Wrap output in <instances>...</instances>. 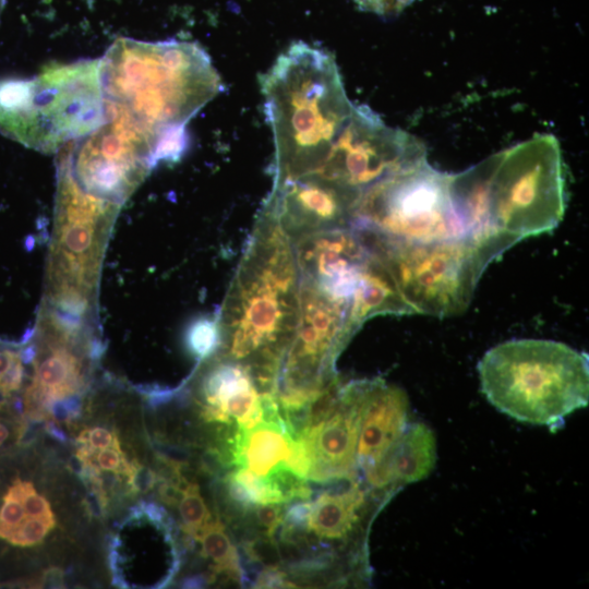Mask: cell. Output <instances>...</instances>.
Returning <instances> with one entry per match:
<instances>
[{
	"mask_svg": "<svg viewBox=\"0 0 589 589\" xmlns=\"http://www.w3.org/2000/svg\"><path fill=\"white\" fill-rule=\"evenodd\" d=\"M99 61L106 107L157 141L159 163L181 158L189 144L187 123L224 89L195 43L119 38Z\"/></svg>",
	"mask_w": 589,
	"mask_h": 589,
	"instance_id": "cell-1",
	"label": "cell"
},
{
	"mask_svg": "<svg viewBox=\"0 0 589 589\" xmlns=\"http://www.w3.org/2000/svg\"><path fill=\"white\" fill-rule=\"evenodd\" d=\"M449 192L466 237L502 251L550 232L563 219L566 185L558 141L531 139L449 175Z\"/></svg>",
	"mask_w": 589,
	"mask_h": 589,
	"instance_id": "cell-2",
	"label": "cell"
},
{
	"mask_svg": "<svg viewBox=\"0 0 589 589\" xmlns=\"http://www.w3.org/2000/svg\"><path fill=\"white\" fill-rule=\"evenodd\" d=\"M299 302L292 242L263 205L218 312L219 350L276 377L297 325Z\"/></svg>",
	"mask_w": 589,
	"mask_h": 589,
	"instance_id": "cell-3",
	"label": "cell"
},
{
	"mask_svg": "<svg viewBox=\"0 0 589 589\" xmlns=\"http://www.w3.org/2000/svg\"><path fill=\"white\" fill-rule=\"evenodd\" d=\"M260 82L275 144L274 182L312 173L353 105L335 58L298 41L279 55Z\"/></svg>",
	"mask_w": 589,
	"mask_h": 589,
	"instance_id": "cell-4",
	"label": "cell"
},
{
	"mask_svg": "<svg viewBox=\"0 0 589 589\" xmlns=\"http://www.w3.org/2000/svg\"><path fill=\"white\" fill-rule=\"evenodd\" d=\"M478 371L486 399L520 422L557 428L588 405V356L563 342L508 340L489 349Z\"/></svg>",
	"mask_w": 589,
	"mask_h": 589,
	"instance_id": "cell-5",
	"label": "cell"
},
{
	"mask_svg": "<svg viewBox=\"0 0 589 589\" xmlns=\"http://www.w3.org/2000/svg\"><path fill=\"white\" fill-rule=\"evenodd\" d=\"M106 121L99 59L45 67L31 79L0 80V133L57 153Z\"/></svg>",
	"mask_w": 589,
	"mask_h": 589,
	"instance_id": "cell-6",
	"label": "cell"
},
{
	"mask_svg": "<svg viewBox=\"0 0 589 589\" xmlns=\"http://www.w3.org/2000/svg\"><path fill=\"white\" fill-rule=\"evenodd\" d=\"M120 208L82 190L58 163L53 228L40 304L99 325L100 272Z\"/></svg>",
	"mask_w": 589,
	"mask_h": 589,
	"instance_id": "cell-7",
	"label": "cell"
},
{
	"mask_svg": "<svg viewBox=\"0 0 589 589\" xmlns=\"http://www.w3.org/2000/svg\"><path fill=\"white\" fill-rule=\"evenodd\" d=\"M360 232L385 263L411 314L448 317L465 312L481 275L502 254L468 237L390 242Z\"/></svg>",
	"mask_w": 589,
	"mask_h": 589,
	"instance_id": "cell-8",
	"label": "cell"
},
{
	"mask_svg": "<svg viewBox=\"0 0 589 589\" xmlns=\"http://www.w3.org/2000/svg\"><path fill=\"white\" fill-rule=\"evenodd\" d=\"M390 242H429L466 237L455 212L449 173L428 160L389 176L359 197L351 225Z\"/></svg>",
	"mask_w": 589,
	"mask_h": 589,
	"instance_id": "cell-9",
	"label": "cell"
},
{
	"mask_svg": "<svg viewBox=\"0 0 589 589\" xmlns=\"http://www.w3.org/2000/svg\"><path fill=\"white\" fill-rule=\"evenodd\" d=\"M357 330L348 301L300 279L298 321L275 382L284 417L300 413L337 376L335 361Z\"/></svg>",
	"mask_w": 589,
	"mask_h": 589,
	"instance_id": "cell-10",
	"label": "cell"
},
{
	"mask_svg": "<svg viewBox=\"0 0 589 589\" xmlns=\"http://www.w3.org/2000/svg\"><path fill=\"white\" fill-rule=\"evenodd\" d=\"M105 113V123L58 152V163L82 190L122 206L158 165L157 146L124 115Z\"/></svg>",
	"mask_w": 589,
	"mask_h": 589,
	"instance_id": "cell-11",
	"label": "cell"
},
{
	"mask_svg": "<svg viewBox=\"0 0 589 589\" xmlns=\"http://www.w3.org/2000/svg\"><path fill=\"white\" fill-rule=\"evenodd\" d=\"M423 160L426 149L420 140L387 125L368 106L352 105L342 129L310 175L361 195L381 180Z\"/></svg>",
	"mask_w": 589,
	"mask_h": 589,
	"instance_id": "cell-12",
	"label": "cell"
},
{
	"mask_svg": "<svg viewBox=\"0 0 589 589\" xmlns=\"http://www.w3.org/2000/svg\"><path fill=\"white\" fill-rule=\"evenodd\" d=\"M359 197L308 175L274 182L264 206L292 242L313 232L350 226Z\"/></svg>",
	"mask_w": 589,
	"mask_h": 589,
	"instance_id": "cell-13",
	"label": "cell"
},
{
	"mask_svg": "<svg viewBox=\"0 0 589 589\" xmlns=\"http://www.w3.org/2000/svg\"><path fill=\"white\" fill-rule=\"evenodd\" d=\"M300 279L349 303L373 250L352 226L322 230L292 241Z\"/></svg>",
	"mask_w": 589,
	"mask_h": 589,
	"instance_id": "cell-14",
	"label": "cell"
},
{
	"mask_svg": "<svg viewBox=\"0 0 589 589\" xmlns=\"http://www.w3.org/2000/svg\"><path fill=\"white\" fill-rule=\"evenodd\" d=\"M361 384L362 380L341 383L330 416L297 437L310 458L309 480L329 483L357 476Z\"/></svg>",
	"mask_w": 589,
	"mask_h": 589,
	"instance_id": "cell-15",
	"label": "cell"
},
{
	"mask_svg": "<svg viewBox=\"0 0 589 589\" xmlns=\"http://www.w3.org/2000/svg\"><path fill=\"white\" fill-rule=\"evenodd\" d=\"M268 390L274 386L249 364L227 357L213 359L199 384L202 416L227 423L235 419L238 429L253 428L264 418V394Z\"/></svg>",
	"mask_w": 589,
	"mask_h": 589,
	"instance_id": "cell-16",
	"label": "cell"
},
{
	"mask_svg": "<svg viewBox=\"0 0 589 589\" xmlns=\"http://www.w3.org/2000/svg\"><path fill=\"white\" fill-rule=\"evenodd\" d=\"M409 424L406 393L382 380H362L357 465L375 464Z\"/></svg>",
	"mask_w": 589,
	"mask_h": 589,
	"instance_id": "cell-17",
	"label": "cell"
},
{
	"mask_svg": "<svg viewBox=\"0 0 589 589\" xmlns=\"http://www.w3.org/2000/svg\"><path fill=\"white\" fill-rule=\"evenodd\" d=\"M233 462L264 480L286 469L306 480L310 470L303 443L293 438L284 419H263L253 428L238 429Z\"/></svg>",
	"mask_w": 589,
	"mask_h": 589,
	"instance_id": "cell-18",
	"label": "cell"
},
{
	"mask_svg": "<svg viewBox=\"0 0 589 589\" xmlns=\"http://www.w3.org/2000/svg\"><path fill=\"white\" fill-rule=\"evenodd\" d=\"M436 462L432 430L422 422L408 424L382 457L364 469L366 481L376 489L425 479Z\"/></svg>",
	"mask_w": 589,
	"mask_h": 589,
	"instance_id": "cell-19",
	"label": "cell"
},
{
	"mask_svg": "<svg viewBox=\"0 0 589 589\" xmlns=\"http://www.w3.org/2000/svg\"><path fill=\"white\" fill-rule=\"evenodd\" d=\"M364 497L357 476L344 479L338 490H325L311 502L308 530L322 538H345L358 521Z\"/></svg>",
	"mask_w": 589,
	"mask_h": 589,
	"instance_id": "cell-20",
	"label": "cell"
},
{
	"mask_svg": "<svg viewBox=\"0 0 589 589\" xmlns=\"http://www.w3.org/2000/svg\"><path fill=\"white\" fill-rule=\"evenodd\" d=\"M380 314L402 315L411 314V311L401 298L385 263L373 250L351 298L350 317L359 329L366 320Z\"/></svg>",
	"mask_w": 589,
	"mask_h": 589,
	"instance_id": "cell-21",
	"label": "cell"
},
{
	"mask_svg": "<svg viewBox=\"0 0 589 589\" xmlns=\"http://www.w3.org/2000/svg\"><path fill=\"white\" fill-rule=\"evenodd\" d=\"M195 540L201 543L202 555L215 563L216 574H226L241 584L247 582L248 575L243 569L239 552L219 520L208 522Z\"/></svg>",
	"mask_w": 589,
	"mask_h": 589,
	"instance_id": "cell-22",
	"label": "cell"
},
{
	"mask_svg": "<svg viewBox=\"0 0 589 589\" xmlns=\"http://www.w3.org/2000/svg\"><path fill=\"white\" fill-rule=\"evenodd\" d=\"M185 347L199 363L213 357L221 346L218 313L197 317L184 335Z\"/></svg>",
	"mask_w": 589,
	"mask_h": 589,
	"instance_id": "cell-23",
	"label": "cell"
},
{
	"mask_svg": "<svg viewBox=\"0 0 589 589\" xmlns=\"http://www.w3.org/2000/svg\"><path fill=\"white\" fill-rule=\"evenodd\" d=\"M181 528L184 533L194 539L209 522L211 514L204 503L197 484L188 483L179 502Z\"/></svg>",
	"mask_w": 589,
	"mask_h": 589,
	"instance_id": "cell-24",
	"label": "cell"
},
{
	"mask_svg": "<svg viewBox=\"0 0 589 589\" xmlns=\"http://www.w3.org/2000/svg\"><path fill=\"white\" fill-rule=\"evenodd\" d=\"M4 496L20 501L27 516L56 520L48 501L28 481L14 480Z\"/></svg>",
	"mask_w": 589,
	"mask_h": 589,
	"instance_id": "cell-25",
	"label": "cell"
},
{
	"mask_svg": "<svg viewBox=\"0 0 589 589\" xmlns=\"http://www.w3.org/2000/svg\"><path fill=\"white\" fill-rule=\"evenodd\" d=\"M55 526L56 520L28 516L12 531L7 541L17 546H32L40 543Z\"/></svg>",
	"mask_w": 589,
	"mask_h": 589,
	"instance_id": "cell-26",
	"label": "cell"
},
{
	"mask_svg": "<svg viewBox=\"0 0 589 589\" xmlns=\"http://www.w3.org/2000/svg\"><path fill=\"white\" fill-rule=\"evenodd\" d=\"M243 552L251 562L259 563L264 569H279L283 565L274 537L265 536L247 541Z\"/></svg>",
	"mask_w": 589,
	"mask_h": 589,
	"instance_id": "cell-27",
	"label": "cell"
},
{
	"mask_svg": "<svg viewBox=\"0 0 589 589\" xmlns=\"http://www.w3.org/2000/svg\"><path fill=\"white\" fill-rule=\"evenodd\" d=\"M25 510L20 501L3 496L0 508V539H8L12 531L25 518Z\"/></svg>",
	"mask_w": 589,
	"mask_h": 589,
	"instance_id": "cell-28",
	"label": "cell"
},
{
	"mask_svg": "<svg viewBox=\"0 0 589 589\" xmlns=\"http://www.w3.org/2000/svg\"><path fill=\"white\" fill-rule=\"evenodd\" d=\"M127 478L132 495L148 492L159 481L157 473L136 460L131 462V471Z\"/></svg>",
	"mask_w": 589,
	"mask_h": 589,
	"instance_id": "cell-29",
	"label": "cell"
},
{
	"mask_svg": "<svg viewBox=\"0 0 589 589\" xmlns=\"http://www.w3.org/2000/svg\"><path fill=\"white\" fill-rule=\"evenodd\" d=\"M255 517L259 525L265 529L266 536L274 537L283 522L284 514L278 504H259L255 506Z\"/></svg>",
	"mask_w": 589,
	"mask_h": 589,
	"instance_id": "cell-30",
	"label": "cell"
},
{
	"mask_svg": "<svg viewBox=\"0 0 589 589\" xmlns=\"http://www.w3.org/2000/svg\"><path fill=\"white\" fill-rule=\"evenodd\" d=\"M363 10L380 14L395 15L401 12L413 0H353Z\"/></svg>",
	"mask_w": 589,
	"mask_h": 589,
	"instance_id": "cell-31",
	"label": "cell"
},
{
	"mask_svg": "<svg viewBox=\"0 0 589 589\" xmlns=\"http://www.w3.org/2000/svg\"><path fill=\"white\" fill-rule=\"evenodd\" d=\"M95 461L100 470L118 473L127 457L121 448L107 447L96 454Z\"/></svg>",
	"mask_w": 589,
	"mask_h": 589,
	"instance_id": "cell-32",
	"label": "cell"
},
{
	"mask_svg": "<svg viewBox=\"0 0 589 589\" xmlns=\"http://www.w3.org/2000/svg\"><path fill=\"white\" fill-rule=\"evenodd\" d=\"M87 443L97 450L107 447L120 448L117 434L105 428L89 429Z\"/></svg>",
	"mask_w": 589,
	"mask_h": 589,
	"instance_id": "cell-33",
	"label": "cell"
},
{
	"mask_svg": "<svg viewBox=\"0 0 589 589\" xmlns=\"http://www.w3.org/2000/svg\"><path fill=\"white\" fill-rule=\"evenodd\" d=\"M254 585L257 588L293 587V584L287 580L286 574L279 569H263L256 577Z\"/></svg>",
	"mask_w": 589,
	"mask_h": 589,
	"instance_id": "cell-34",
	"label": "cell"
},
{
	"mask_svg": "<svg viewBox=\"0 0 589 589\" xmlns=\"http://www.w3.org/2000/svg\"><path fill=\"white\" fill-rule=\"evenodd\" d=\"M184 489L172 481H163L158 488V494L165 504L175 506L179 504Z\"/></svg>",
	"mask_w": 589,
	"mask_h": 589,
	"instance_id": "cell-35",
	"label": "cell"
},
{
	"mask_svg": "<svg viewBox=\"0 0 589 589\" xmlns=\"http://www.w3.org/2000/svg\"><path fill=\"white\" fill-rule=\"evenodd\" d=\"M63 577V572L60 568L49 567L44 572L40 585L48 588H62L64 585Z\"/></svg>",
	"mask_w": 589,
	"mask_h": 589,
	"instance_id": "cell-36",
	"label": "cell"
},
{
	"mask_svg": "<svg viewBox=\"0 0 589 589\" xmlns=\"http://www.w3.org/2000/svg\"><path fill=\"white\" fill-rule=\"evenodd\" d=\"M68 468L82 479L86 470V462L81 456L75 453L69 458Z\"/></svg>",
	"mask_w": 589,
	"mask_h": 589,
	"instance_id": "cell-37",
	"label": "cell"
},
{
	"mask_svg": "<svg viewBox=\"0 0 589 589\" xmlns=\"http://www.w3.org/2000/svg\"><path fill=\"white\" fill-rule=\"evenodd\" d=\"M45 431L53 438L61 443H65L68 441V436L65 432L60 429L52 420L48 419Z\"/></svg>",
	"mask_w": 589,
	"mask_h": 589,
	"instance_id": "cell-38",
	"label": "cell"
},
{
	"mask_svg": "<svg viewBox=\"0 0 589 589\" xmlns=\"http://www.w3.org/2000/svg\"><path fill=\"white\" fill-rule=\"evenodd\" d=\"M206 582H207V580L205 579L204 576H191V577L185 578L182 581V587H184V588H199V587H202L203 585H205Z\"/></svg>",
	"mask_w": 589,
	"mask_h": 589,
	"instance_id": "cell-39",
	"label": "cell"
},
{
	"mask_svg": "<svg viewBox=\"0 0 589 589\" xmlns=\"http://www.w3.org/2000/svg\"><path fill=\"white\" fill-rule=\"evenodd\" d=\"M9 431L8 429L0 423V445L8 438Z\"/></svg>",
	"mask_w": 589,
	"mask_h": 589,
	"instance_id": "cell-40",
	"label": "cell"
},
{
	"mask_svg": "<svg viewBox=\"0 0 589 589\" xmlns=\"http://www.w3.org/2000/svg\"><path fill=\"white\" fill-rule=\"evenodd\" d=\"M7 0H0V19Z\"/></svg>",
	"mask_w": 589,
	"mask_h": 589,
	"instance_id": "cell-41",
	"label": "cell"
}]
</instances>
